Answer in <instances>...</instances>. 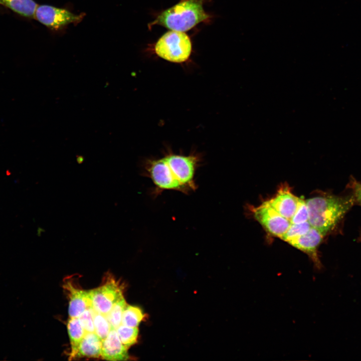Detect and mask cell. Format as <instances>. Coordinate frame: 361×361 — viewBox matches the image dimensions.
I'll return each instance as SVG.
<instances>
[{
  "label": "cell",
  "mask_w": 361,
  "mask_h": 361,
  "mask_svg": "<svg viewBox=\"0 0 361 361\" xmlns=\"http://www.w3.org/2000/svg\"><path fill=\"white\" fill-rule=\"evenodd\" d=\"M116 330L121 342L127 349L137 342L138 335L137 327H129L121 324Z\"/></svg>",
  "instance_id": "obj_16"
},
{
  "label": "cell",
  "mask_w": 361,
  "mask_h": 361,
  "mask_svg": "<svg viewBox=\"0 0 361 361\" xmlns=\"http://www.w3.org/2000/svg\"><path fill=\"white\" fill-rule=\"evenodd\" d=\"M92 306L98 313L106 315L123 294L120 286L114 280L90 290Z\"/></svg>",
  "instance_id": "obj_7"
},
{
  "label": "cell",
  "mask_w": 361,
  "mask_h": 361,
  "mask_svg": "<svg viewBox=\"0 0 361 361\" xmlns=\"http://www.w3.org/2000/svg\"><path fill=\"white\" fill-rule=\"evenodd\" d=\"M94 311L92 307H89L78 317L86 332H95L93 321Z\"/></svg>",
  "instance_id": "obj_21"
},
{
  "label": "cell",
  "mask_w": 361,
  "mask_h": 361,
  "mask_svg": "<svg viewBox=\"0 0 361 361\" xmlns=\"http://www.w3.org/2000/svg\"><path fill=\"white\" fill-rule=\"evenodd\" d=\"M311 227L308 221L300 224H291L286 232L280 238L287 242L307 233Z\"/></svg>",
  "instance_id": "obj_19"
},
{
  "label": "cell",
  "mask_w": 361,
  "mask_h": 361,
  "mask_svg": "<svg viewBox=\"0 0 361 361\" xmlns=\"http://www.w3.org/2000/svg\"><path fill=\"white\" fill-rule=\"evenodd\" d=\"M253 214L257 221L268 232L280 238L291 225L290 221L279 214L267 201L254 208Z\"/></svg>",
  "instance_id": "obj_6"
},
{
  "label": "cell",
  "mask_w": 361,
  "mask_h": 361,
  "mask_svg": "<svg viewBox=\"0 0 361 361\" xmlns=\"http://www.w3.org/2000/svg\"><path fill=\"white\" fill-rule=\"evenodd\" d=\"M287 185H282L277 194L269 200V204L282 216L290 221L295 214L298 201Z\"/></svg>",
  "instance_id": "obj_9"
},
{
  "label": "cell",
  "mask_w": 361,
  "mask_h": 361,
  "mask_svg": "<svg viewBox=\"0 0 361 361\" xmlns=\"http://www.w3.org/2000/svg\"><path fill=\"white\" fill-rule=\"evenodd\" d=\"M69 291L68 313L70 317H78L86 309L93 307L90 290L85 291L67 284Z\"/></svg>",
  "instance_id": "obj_11"
},
{
  "label": "cell",
  "mask_w": 361,
  "mask_h": 361,
  "mask_svg": "<svg viewBox=\"0 0 361 361\" xmlns=\"http://www.w3.org/2000/svg\"><path fill=\"white\" fill-rule=\"evenodd\" d=\"M83 159L82 156H80V157H79L77 158V160H78V161H79V163H81L82 161H83Z\"/></svg>",
  "instance_id": "obj_23"
},
{
  "label": "cell",
  "mask_w": 361,
  "mask_h": 361,
  "mask_svg": "<svg viewBox=\"0 0 361 361\" xmlns=\"http://www.w3.org/2000/svg\"><path fill=\"white\" fill-rule=\"evenodd\" d=\"M308 213L306 201L302 198H299L297 207L295 214L291 218V224H300L308 221Z\"/></svg>",
  "instance_id": "obj_20"
},
{
  "label": "cell",
  "mask_w": 361,
  "mask_h": 361,
  "mask_svg": "<svg viewBox=\"0 0 361 361\" xmlns=\"http://www.w3.org/2000/svg\"><path fill=\"white\" fill-rule=\"evenodd\" d=\"M200 159L197 155L170 153L164 157L148 161L146 174L157 190H171L188 193L197 186L195 175Z\"/></svg>",
  "instance_id": "obj_1"
},
{
  "label": "cell",
  "mask_w": 361,
  "mask_h": 361,
  "mask_svg": "<svg viewBox=\"0 0 361 361\" xmlns=\"http://www.w3.org/2000/svg\"><path fill=\"white\" fill-rule=\"evenodd\" d=\"M67 329L71 347L69 357L71 359L76 357L79 346L86 332L78 317H70Z\"/></svg>",
  "instance_id": "obj_13"
},
{
  "label": "cell",
  "mask_w": 361,
  "mask_h": 361,
  "mask_svg": "<svg viewBox=\"0 0 361 361\" xmlns=\"http://www.w3.org/2000/svg\"><path fill=\"white\" fill-rule=\"evenodd\" d=\"M323 237L318 230L311 227L307 233L289 241L288 243L306 253L316 268L320 269L321 264L317 250Z\"/></svg>",
  "instance_id": "obj_8"
},
{
  "label": "cell",
  "mask_w": 361,
  "mask_h": 361,
  "mask_svg": "<svg viewBox=\"0 0 361 361\" xmlns=\"http://www.w3.org/2000/svg\"><path fill=\"white\" fill-rule=\"evenodd\" d=\"M102 340L95 332H86L78 349L76 357H98L101 356Z\"/></svg>",
  "instance_id": "obj_12"
},
{
  "label": "cell",
  "mask_w": 361,
  "mask_h": 361,
  "mask_svg": "<svg viewBox=\"0 0 361 361\" xmlns=\"http://www.w3.org/2000/svg\"><path fill=\"white\" fill-rule=\"evenodd\" d=\"M0 3L22 16L35 18L38 5L33 0H0Z\"/></svg>",
  "instance_id": "obj_14"
},
{
  "label": "cell",
  "mask_w": 361,
  "mask_h": 361,
  "mask_svg": "<svg viewBox=\"0 0 361 361\" xmlns=\"http://www.w3.org/2000/svg\"><path fill=\"white\" fill-rule=\"evenodd\" d=\"M306 201L308 213V222L311 227L324 236L332 231L353 206V196L333 195L316 196Z\"/></svg>",
  "instance_id": "obj_2"
},
{
  "label": "cell",
  "mask_w": 361,
  "mask_h": 361,
  "mask_svg": "<svg viewBox=\"0 0 361 361\" xmlns=\"http://www.w3.org/2000/svg\"><path fill=\"white\" fill-rule=\"evenodd\" d=\"M349 188L352 190L355 201L361 205V183L353 177H351L350 179Z\"/></svg>",
  "instance_id": "obj_22"
},
{
  "label": "cell",
  "mask_w": 361,
  "mask_h": 361,
  "mask_svg": "<svg viewBox=\"0 0 361 361\" xmlns=\"http://www.w3.org/2000/svg\"><path fill=\"white\" fill-rule=\"evenodd\" d=\"M127 305L122 295L115 303L110 312L106 315L112 328L116 329L121 324L123 312Z\"/></svg>",
  "instance_id": "obj_17"
},
{
  "label": "cell",
  "mask_w": 361,
  "mask_h": 361,
  "mask_svg": "<svg viewBox=\"0 0 361 361\" xmlns=\"http://www.w3.org/2000/svg\"><path fill=\"white\" fill-rule=\"evenodd\" d=\"M93 317L95 333L102 341L108 335L111 326L106 315L95 310Z\"/></svg>",
  "instance_id": "obj_18"
},
{
  "label": "cell",
  "mask_w": 361,
  "mask_h": 361,
  "mask_svg": "<svg viewBox=\"0 0 361 361\" xmlns=\"http://www.w3.org/2000/svg\"><path fill=\"white\" fill-rule=\"evenodd\" d=\"M127 350L121 342L116 330L111 328L102 341L101 356L108 360H126L129 358Z\"/></svg>",
  "instance_id": "obj_10"
},
{
  "label": "cell",
  "mask_w": 361,
  "mask_h": 361,
  "mask_svg": "<svg viewBox=\"0 0 361 361\" xmlns=\"http://www.w3.org/2000/svg\"><path fill=\"white\" fill-rule=\"evenodd\" d=\"M204 0H180L157 16L152 23L170 30L186 32L201 22L209 21L211 16L203 8Z\"/></svg>",
  "instance_id": "obj_3"
},
{
  "label": "cell",
  "mask_w": 361,
  "mask_h": 361,
  "mask_svg": "<svg viewBox=\"0 0 361 361\" xmlns=\"http://www.w3.org/2000/svg\"><path fill=\"white\" fill-rule=\"evenodd\" d=\"M144 317L145 315L139 307L127 304L123 312L121 324L129 327H138Z\"/></svg>",
  "instance_id": "obj_15"
},
{
  "label": "cell",
  "mask_w": 361,
  "mask_h": 361,
  "mask_svg": "<svg viewBox=\"0 0 361 361\" xmlns=\"http://www.w3.org/2000/svg\"><path fill=\"white\" fill-rule=\"evenodd\" d=\"M83 15H75L65 9L49 5L38 6L35 18L40 23L52 30H60L71 23H78Z\"/></svg>",
  "instance_id": "obj_5"
},
{
  "label": "cell",
  "mask_w": 361,
  "mask_h": 361,
  "mask_svg": "<svg viewBox=\"0 0 361 361\" xmlns=\"http://www.w3.org/2000/svg\"><path fill=\"white\" fill-rule=\"evenodd\" d=\"M192 51V44L189 37L185 32L173 30L164 34L154 46L157 56L173 63L186 61Z\"/></svg>",
  "instance_id": "obj_4"
}]
</instances>
